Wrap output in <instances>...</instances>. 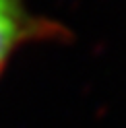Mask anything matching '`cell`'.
<instances>
[{"mask_svg": "<svg viewBox=\"0 0 126 128\" xmlns=\"http://www.w3.org/2000/svg\"><path fill=\"white\" fill-rule=\"evenodd\" d=\"M70 31L56 19L35 14L27 0H0V74L21 48L42 42H66Z\"/></svg>", "mask_w": 126, "mask_h": 128, "instance_id": "6da1fadb", "label": "cell"}]
</instances>
